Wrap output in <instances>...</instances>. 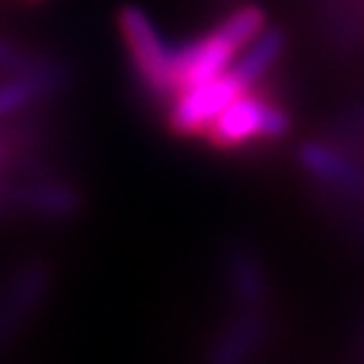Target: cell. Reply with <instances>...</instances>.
Wrapping results in <instances>:
<instances>
[{"instance_id":"obj_11","label":"cell","mask_w":364,"mask_h":364,"mask_svg":"<svg viewBox=\"0 0 364 364\" xmlns=\"http://www.w3.org/2000/svg\"><path fill=\"white\" fill-rule=\"evenodd\" d=\"M228 273H230V286H233L238 301L248 309L258 306L266 284H263V271L256 258L250 256L248 250H235L228 258Z\"/></svg>"},{"instance_id":"obj_6","label":"cell","mask_w":364,"mask_h":364,"mask_svg":"<svg viewBox=\"0 0 364 364\" xmlns=\"http://www.w3.org/2000/svg\"><path fill=\"white\" fill-rule=\"evenodd\" d=\"M6 203L16 210L51 220H66L81 213V193L74 185L58 180H38L11 188L6 193Z\"/></svg>"},{"instance_id":"obj_2","label":"cell","mask_w":364,"mask_h":364,"mask_svg":"<svg viewBox=\"0 0 364 364\" xmlns=\"http://www.w3.org/2000/svg\"><path fill=\"white\" fill-rule=\"evenodd\" d=\"M291 117L279 102L261 89L240 94L225 112L205 129V142L215 149H240L248 144L279 142L289 134Z\"/></svg>"},{"instance_id":"obj_3","label":"cell","mask_w":364,"mask_h":364,"mask_svg":"<svg viewBox=\"0 0 364 364\" xmlns=\"http://www.w3.org/2000/svg\"><path fill=\"white\" fill-rule=\"evenodd\" d=\"M119 31L144 89L154 97H175V48L165 43L147 11L124 6L119 11Z\"/></svg>"},{"instance_id":"obj_1","label":"cell","mask_w":364,"mask_h":364,"mask_svg":"<svg viewBox=\"0 0 364 364\" xmlns=\"http://www.w3.org/2000/svg\"><path fill=\"white\" fill-rule=\"evenodd\" d=\"M268 26L266 11L256 3H240L228 11L208 33L175 48V94L218 79L233 66L238 53Z\"/></svg>"},{"instance_id":"obj_5","label":"cell","mask_w":364,"mask_h":364,"mask_svg":"<svg viewBox=\"0 0 364 364\" xmlns=\"http://www.w3.org/2000/svg\"><path fill=\"white\" fill-rule=\"evenodd\" d=\"M51 284L53 273L43 261L23 263L0 284V352L13 344L23 326L36 316Z\"/></svg>"},{"instance_id":"obj_9","label":"cell","mask_w":364,"mask_h":364,"mask_svg":"<svg viewBox=\"0 0 364 364\" xmlns=\"http://www.w3.org/2000/svg\"><path fill=\"white\" fill-rule=\"evenodd\" d=\"M286 46H289L286 31L279 28V26H266V28L238 53V58L233 61L230 71L243 81L245 89H256V86L271 74L273 68H276V63L284 58Z\"/></svg>"},{"instance_id":"obj_8","label":"cell","mask_w":364,"mask_h":364,"mask_svg":"<svg viewBox=\"0 0 364 364\" xmlns=\"http://www.w3.org/2000/svg\"><path fill=\"white\" fill-rule=\"evenodd\" d=\"M61 86V71L48 63H26L0 81V119L28 109L33 102Z\"/></svg>"},{"instance_id":"obj_10","label":"cell","mask_w":364,"mask_h":364,"mask_svg":"<svg viewBox=\"0 0 364 364\" xmlns=\"http://www.w3.org/2000/svg\"><path fill=\"white\" fill-rule=\"evenodd\" d=\"M263 336V324L256 314H245L243 318L233 321L220 339L213 344L208 354V364H243L258 347Z\"/></svg>"},{"instance_id":"obj_12","label":"cell","mask_w":364,"mask_h":364,"mask_svg":"<svg viewBox=\"0 0 364 364\" xmlns=\"http://www.w3.org/2000/svg\"><path fill=\"white\" fill-rule=\"evenodd\" d=\"M26 66L23 61V53L18 48H13L11 43L0 41V68H8V71H16V68Z\"/></svg>"},{"instance_id":"obj_4","label":"cell","mask_w":364,"mask_h":364,"mask_svg":"<svg viewBox=\"0 0 364 364\" xmlns=\"http://www.w3.org/2000/svg\"><path fill=\"white\" fill-rule=\"evenodd\" d=\"M245 91L250 89H245L230 68L213 81L182 89L175 94V102L167 112V127L177 136H203L205 129Z\"/></svg>"},{"instance_id":"obj_7","label":"cell","mask_w":364,"mask_h":364,"mask_svg":"<svg viewBox=\"0 0 364 364\" xmlns=\"http://www.w3.org/2000/svg\"><path fill=\"white\" fill-rule=\"evenodd\" d=\"M301 167L318 182L344 195H364V172L326 142H306L299 149Z\"/></svg>"}]
</instances>
